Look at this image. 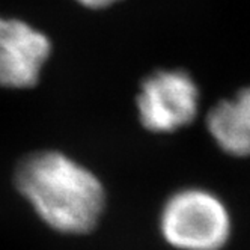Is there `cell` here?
<instances>
[{
	"mask_svg": "<svg viewBox=\"0 0 250 250\" xmlns=\"http://www.w3.org/2000/svg\"><path fill=\"white\" fill-rule=\"evenodd\" d=\"M51 53L45 33L29 23L0 15V87L37 86Z\"/></svg>",
	"mask_w": 250,
	"mask_h": 250,
	"instance_id": "277c9868",
	"label": "cell"
},
{
	"mask_svg": "<svg viewBox=\"0 0 250 250\" xmlns=\"http://www.w3.org/2000/svg\"><path fill=\"white\" fill-rule=\"evenodd\" d=\"M207 127L222 151L235 157L250 155V87L217 103L207 116Z\"/></svg>",
	"mask_w": 250,
	"mask_h": 250,
	"instance_id": "5b68a950",
	"label": "cell"
},
{
	"mask_svg": "<svg viewBox=\"0 0 250 250\" xmlns=\"http://www.w3.org/2000/svg\"><path fill=\"white\" fill-rule=\"evenodd\" d=\"M137 110L149 131H175L188 125L198 115L199 89L186 71H157L142 83Z\"/></svg>",
	"mask_w": 250,
	"mask_h": 250,
	"instance_id": "3957f363",
	"label": "cell"
},
{
	"mask_svg": "<svg viewBox=\"0 0 250 250\" xmlns=\"http://www.w3.org/2000/svg\"><path fill=\"white\" fill-rule=\"evenodd\" d=\"M14 183L40 219L62 234L92 230L104 209L98 178L59 151L26 155L15 167Z\"/></svg>",
	"mask_w": 250,
	"mask_h": 250,
	"instance_id": "6da1fadb",
	"label": "cell"
},
{
	"mask_svg": "<svg viewBox=\"0 0 250 250\" xmlns=\"http://www.w3.org/2000/svg\"><path fill=\"white\" fill-rule=\"evenodd\" d=\"M160 230L180 250H219L230 235V216L216 194L204 188L176 191L166 201Z\"/></svg>",
	"mask_w": 250,
	"mask_h": 250,
	"instance_id": "7a4b0ae2",
	"label": "cell"
},
{
	"mask_svg": "<svg viewBox=\"0 0 250 250\" xmlns=\"http://www.w3.org/2000/svg\"><path fill=\"white\" fill-rule=\"evenodd\" d=\"M77 2L83 6H87V8H105L109 6L115 2H118V0H77Z\"/></svg>",
	"mask_w": 250,
	"mask_h": 250,
	"instance_id": "8992f818",
	"label": "cell"
}]
</instances>
